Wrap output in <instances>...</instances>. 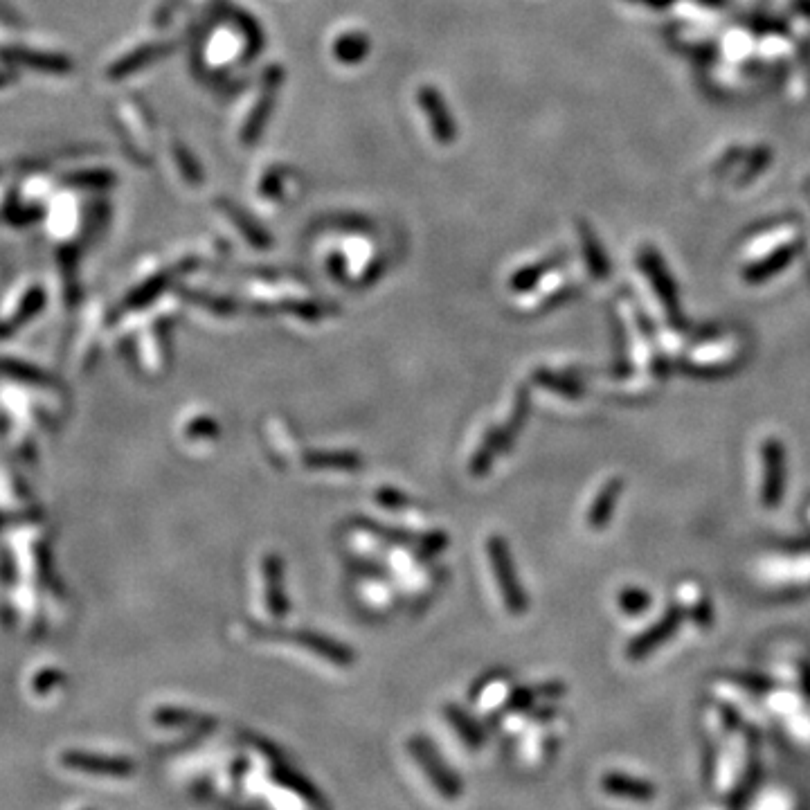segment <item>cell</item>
<instances>
[{
	"label": "cell",
	"mask_w": 810,
	"mask_h": 810,
	"mask_svg": "<svg viewBox=\"0 0 810 810\" xmlns=\"http://www.w3.org/2000/svg\"><path fill=\"white\" fill-rule=\"evenodd\" d=\"M707 736V788L714 804L734 806L754 788L759 774V738L756 727L738 716L725 702L711 700L702 709Z\"/></svg>",
	"instance_id": "cell-1"
},
{
	"label": "cell",
	"mask_w": 810,
	"mask_h": 810,
	"mask_svg": "<svg viewBox=\"0 0 810 810\" xmlns=\"http://www.w3.org/2000/svg\"><path fill=\"white\" fill-rule=\"evenodd\" d=\"M772 680L759 678V675H732V678H720L714 682V698L732 707L738 716H743L750 725L768 723V691Z\"/></svg>",
	"instance_id": "cell-2"
},
{
	"label": "cell",
	"mask_w": 810,
	"mask_h": 810,
	"mask_svg": "<svg viewBox=\"0 0 810 810\" xmlns=\"http://www.w3.org/2000/svg\"><path fill=\"white\" fill-rule=\"evenodd\" d=\"M745 354V342L732 333L709 336L696 342L687 354V367L698 374H718L732 369Z\"/></svg>",
	"instance_id": "cell-3"
},
{
	"label": "cell",
	"mask_w": 810,
	"mask_h": 810,
	"mask_svg": "<svg viewBox=\"0 0 810 810\" xmlns=\"http://www.w3.org/2000/svg\"><path fill=\"white\" fill-rule=\"evenodd\" d=\"M599 788L606 797L635 808H651L660 799V788L653 779L624 770H608L601 777Z\"/></svg>",
	"instance_id": "cell-4"
},
{
	"label": "cell",
	"mask_w": 810,
	"mask_h": 810,
	"mask_svg": "<svg viewBox=\"0 0 810 810\" xmlns=\"http://www.w3.org/2000/svg\"><path fill=\"white\" fill-rule=\"evenodd\" d=\"M486 549H489V556H491L495 581H498L502 599H504V603H507V608L511 610V615H525L527 594L516 576V567H513V558L509 552L507 540L500 536H491Z\"/></svg>",
	"instance_id": "cell-5"
},
{
	"label": "cell",
	"mask_w": 810,
	"mask_h": 810,
	"mask_svg": "<svg viewBox=\"0 0 810 810\" xmlns=\"http://www.w3.org/2000/svg\"><path fill=\"white\" fill-rule=\"evenodd\" d=\"M786 491V448L777 437H768L761 444V504L765 509H777Z\"/></svg>",
	"instance_id": "cell-6"
},
{
	"label": "cell",
	"mask_w": 810,
	"mask_h": 810,
	"mask_svg": "<svg viewBox=\"0 0 810 810\" xmlns=\"http://www.w3.org/2000/svg\"><path fill=\"white\" fill-rule=\"evenodd\" d=\"M738 810H808L801 792L786 781H763L754 783Z\"/></svg>",
	"instance_id": "cell-7"
},
{
	"label": "cell",
	"mask_w": 810,
	"mask_h": 810,
	"mask_svg": "<svg viewBox=\"0 0 810 810\" xmlns=\"http://www.w3.org/2000/svg\"><path fill=\"white\" fill-rule=\"evenodd\" d=\"M255 628H257V635L275 637V639H291V642L306 646L315 655L327 657V660L333 664L347 666L354 662V653H351L345 644H338L336 639H331L327 635L311 633V630H293V633H288V630H279V628H259V626H255Z\"/></svg>",
	"instance_id": "cell-8"
},
{
	"label": "cell",
	"mask_w": 810,
	"mask_h": 810,
	"mask_svg": "<svg viewBox=\"0 0 810 810\" xmlns=\"http://www.w3.org/2000/svg\"><path fill=\"white\" fill-rule=\"evenodd\" d=\"M684 619V612L680 606H673L671 610H666L664 615L655 621V624L648 626L644 633H639L633 642H628L626 655L628 660H644V657L657 651L664 642L678 633V628Z\"/></svg>",
	"instance_id": "cell-9"
},
{
	"label": "cell",
	"mask_w": 810,
	"mask_h": 810,
	"mask_svg": "<svg viewBox=\"0 0 810 810\" xmlns=\"http://www.w3.org/2000/svg\"><path fill=\"white\" fill-rule=\"evenodd\" d=\"M61 763L70 770L97 774V777H115L124 779L131 777L135 770V763L129 759H120V756H104V754H90V752H63Z\"/></svg>",
	"instance_id": "cell-10"
},
{
	"label": "cell",
	"mask_w": 810,
	"mask_h": 810,
	"mask_svg": "<svg viewBox=\"0 0 810 810\" xmlns=\"http://www.w3.org/2000/svg\"><path fill=\"white\" fill-rule=\"evenodd\" d=\"M621 489H624V482L619 477H610V480L601 486L599 493L594 495V500L588 509V527L594 531H601L610 525L612 513L617 509Z\"/></svg>",
	"instance_id": "cell-11"
},
{
	"label": "cell",
	"mask_w": 810,
	"mask_h": 810,
	"mask_svg": "<svg viewBox=\"0 0 810 810\" xmlns=\"http://www.w3.org/2000/svg\"><path fill=\"white\" fill-rule=\"evenodd\" d=\"M678 606L682 608L684 615L691 621H696L698 626L705 628L711 624V603L705 597V590H702L696 581H684L680 585Z\"/></svg>",
	"instance_id": "cell-12"
},
{
	"label": "cell",
	"mask_w": 810,
	"mask_h": 810,
	"mask_svg": "<svg viewBox=\"0 0 810 810\" xmlns=\"http://www.w3.org/2000/svg\"><path fill=\"white\" fill-rule=\"evenodd\" d=\"M264 581H266V601L268 608L275 617H284L288 610V601L284 597V576H282V561L279 556L268 554L264 558Z\"/></svg>",
	"instance_id": "cell-13"
},
{
	"label": "cell",
	"mask_w": 810,
	"mask_h": 810,
	"mask_svg": "<svg viewBox=\"0 0 810 810\" xmlns=\"http://www.w3.org/2000/svg\"><path fill=\"white\" fill-rule=\"evenodd\" d=\"M412 750L417 752L419 761H421L423 768H426V772H430V777L435 779L437 788L441 790V795L453 797V799H455V797H459V783L455 781L453 772L448 774V770L444 768V765L439 763L437 754H435V752H430V747H428L426 743H423V741H412Z\"/></svg>",
	"instance_id": "cell-14"
},
{
	"label": "cell",
	"mask_w": 810,
	"mask_h": 810,
	"mask_svg": "<svg viewBox=\"0 0 810 810\" xmlns=\"http://www.w3.org/2000/svg\"><path fill=\"white\" fill-rule=\"evenodd\" d=\"M304 464L315 468V471H358L363 466V459L354 453H309L304 457Z\"/></svg>",
	"instance_id": "cell-15"
},
{
	"label": "cell",
	"mask_w": 810,
	"mask_h": 810,
	"mask_svg": "<svg viewBox=\"0 0 810 810\" xmlns=\"http://www.w3.org/2000/svg\"><path fill=\"white\" fill-rule=\"evenodd\" d=\"M156 723H160V725H183V727H212L214 725L210 718H205L201 714H194V711H185V709H158L156 711Z\"/></svg>",
	"instance_id": "cell-16"
},
{
	"label": "cell",
	"mask_w": 810,
	"mask_h": 810,
	"mask_svg": "<svg viewBox=\"0 0 810 810\" xmlns=\"http://www.w3.org/2000/svg\"><path fill=\"white\" fill-rule=\"evenodd\" d=\"M536 381H538L540 385H545L547 390L565 394L567 399H581V394H583V387H581L579 383L570 381V378H567V376H558V374L547 372V369H538V372H536Z\"/></svg>",
	"instance_id": "cell-17"
},
{
	"label": "cell",
	"mask_w": 810,
	"mask_h": 810,
	"mask_svg": "<svg viewBox=\"0 0 810 810\" xmlns=\"http://www.w3.org/2000/svg\"><path fill=\"white\" fill-rule=\"evenodd\" d=\"M651 594L642 588H624L619 594V608L626 615H642L646 608H651Z\"/></svg>",
	"instance_id": "cell-18"
},
{
	"label": "cell",
	"mask_w": 810,
	"mask_h": 810,
	"mask_svg": "<svg viewBox=\"0 0 810 810\" xmlns=\"http://www.w3.org/2000/svg\"><path fill=\"white\" fill-rule=\"evenodd\" d=\"M448 718H453V725L459 729V734H462V738H464L466 743H471L473 747L482 743V732H480V729H477L473 723H468L462 711L455 709V707H450V709H448Z\"/></svg>",
	"instance_id": "cell-19"
},
{
	"label": "cell",
	"mask_w": 810,
	"mask_h": 810,
	"mask_svg": "<svg viewBox=\"0 0 810 810\" xmlns=\"http://www.w3.org/2000/svg\"><path fill=\"white\" fill-rule=\"evenodd\" d=\"M376 500H381L383 507H390V509H405V507H408V498H405L403 493L394 491V489L376 491Z\"/></svg>",
	"instance_id": "cell-20"
},
{
	"label": "cell",
	"mask_w": 810,
	"mask_h": 810,
	"mask_svg": "<svg viewBox=\"0 0 810 810\" xmlns=\"http://www.w3.org/2000/svg\"><path fill=\"white\" fill-rule=\"evenodd\" d=\"M808 520H810V509H808Z\"/></svg>",
	"instance_id": "cell-21"
}]
</instances>
